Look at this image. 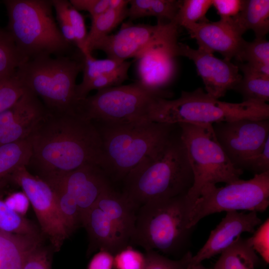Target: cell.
<instances>
[{
	"instance_id": "bcb514c9",
	"label": "cell",
	"mask_w": 269,
	"mask_h": 269,
	"mask_svg": "<svg viewBox=\"0 0 269 269\" xmlns=\"http://www.w3.org/2000/svg\"><path fill=\"white\" fill-rule=\"evenodd\" d=\"M114 256L105 250H99L90 261L87 269H114Z\"/></svg>"
},
{
	"instance_id": "ac0fdd59",
	"label": "cell",
	"mask_w": 269,
	"mask_h": 269,
	"mask_svg": "<svg viewBox=\"0 0 269 269\" xmlns=\"http://www.w3.org/2000/svg\"><path fill=\"white\" fill-rule=\"evenodd\" d=\"M44 111L40 99L26 89L12 106L0 114V146L28 137Z\"/></svg>"
},
{
	"instance_id": "ba28073f",
	"label": "cell",
	"mask_w": 269,
	"mask_h": 269,
	"mask_svg": "<svg viewBox=\"0 0 269 269\" xmlns=\"http://www.w3.org/2000/svg\"><path fill=\"white\" fill-rule=\"evenodd\" d=\"M167 92L154 91L136 82L104 89L78 102L76 113L96 124L125 125L149 122L158 97Z\"/></svg>"
},
{
	"instance_id": "f546056e",
	"label": "cell",
	"mask_w": 269,
	"mask_h": 269,
	"mask_svg": "<svg viewBox=\"0 0 269 269\" xmlns=\"http://www.w3.org/2000/svg\"><path fill=\"white\" fill-rule=\"evenodd\" d=\"M54 190L58 210L65 229L69 237L82 223L78 205L74 198L60 186L47 182Z\"/></svg>"
},
{
	"instance_id": "ffe728a7",
	"label": "cell",
	"mask_w": 269,
	"mask_h": 269,
	"mask_svg": "<svg viewBox=\"0 0 269 269\" xmlns=\"http://www.w3.org/2000/svg\"><path fill=\"white\" fill-rule=\"evenodd\" d=\"M186 29L196 40L198 48L212 53L219 52L230 61L237 57L246 41L225 19L197 23Z\"/></svg>"
},
{
	"instance_id": "7dc6e473",
	"label": "cell",
	"mask_w": 269,
	"mask_h": 269,
	"mask_svg": "<svg viewBox=\"0 0 269 269\" xmlns=\"http://www.w3.org/2000/svg\"><path fill=\"white\" fill-rule=\"evenodd\" d=\"M186 269H210V268H207L205 267H204L203 265H201V264H198L196 265H189L187 267Z\"/></svg>"
},
{
	"instance_id": "5b68a950",
	"label": "cell",
	"mask_w": 269,
	"mask_h": 269,
	"mask_svg": "<svg viewBox=\"0 0 269 269\" xmlns=\"http://www.w3.org/2000/svg\"><path fill=\"white\" fill-rule=\"evenodd\" d=\"M191 209L186 195L142 205L137 211L130 245L139 246L145 251L185 254L193 229L188 227Z\"/></svg>"
},
{
	"instance_id": "30bf717a",
	"label": "cell",
	"mask_w": 269,
	"mask_h": 269,
	"mask_svg": "<svg viewBox=\"0 0 269 269\" xmlns=\"http://www.w3.org/2000/svg\"><path fill=\"white\" fill-rule=\"evenodd\" d=\"M137 210L123 192L109 186L89 212L83 226L89 239L87 255L103 250L114 256L130 245Z\"/></svg>"
},
{
	"instance_id": "d4e9b609",
	"label": "cell",
	"mask_w": 269,
	"mask_h": 269,
	"mask_svg": "<svg viewBox=\"0 0 269 269\" xmlns=\"http://www.w3.org/2000/svg\"><path fill=\"white\" fill-rule=\"evenodd\" d=\"M181 0H131L128 9L130 20L146 16H155L158 22H169L174 20Z\"/></svg>"
},
{
	"instance_id": "b9f144b4",
	"label": "cell",
	"mask_w": 269,
	"mask_h": 269,
	"mask_svg": "<svg viewBox=\"0 0 269 269\" xmlns=\"http://www.w3.org/2000/svg\"><path fill=\"white\" fill-rule=\"evenodd\" d=\"M246 170L255 174L269 171V138L262 149L249 161Z\"/></svg>"
},
{
	"instance_id": "7a4b0ae2",
	"label": "cell",
	"mask_w": 269,
	"mask_h": 269,
	"mask_svg": "<svg viewBox=\"0 0 269 269\" xmlns=\"http://www.w3.org/2000/svg\"><path fill=\"white\" fill-rule=\"evenodd\" d=\"M123 181L122 192L138 209L149 202L187 195L193 184L194 177L180 133L172 134Z\"/></svg>"
},
{
	"instance_id": "ee69618b",
	"label": "cell",
	"mask_w": 269,
	"mask_h": 269,
	"mask_svg": "<svg viewBox=\"0 0 269 269\" xmlns=\"http://www.w3.org/2000/svg\"><path fill=\"white\" fill-rule=\"evenodd\" d=\"M69 2L76 9L87 11L93 18L109 8L110 0H70Z\"/></svg>"
},
{
	"instance_id": "5bb4252c",
	"label": "cell",
	"mask_w": 269,
	"mask_h": 269,
	"mask_svg": "<svg viewBox=\"0 0 269 269\" xmlns=\"http://www.w3.org/2000/svg\"><path fill=\"white\" fill-rule=\"evenodd\" d=\"M212 127L231 163L242 170L269 138V119L222 122L213 124Z\"/></svg>"
},
{
	"instance_id": "2e32d148",
	"label": "cell",
	"mask_w": 269,
	"mask_h": 269,
	"mask_svg": "<svg viewBox=\"0 0 269 269\" xmlns=\"http://www.w3.org/2000/svg\"><path fill=\"white\" fill-rule=\"evenodd\" d=\"M178 56L185 57L193 62L206 92L215 99H219L228 91L234 90L242 78L238 65L231 61L219 59L213 53L194 49L179 42Z\"/></svg>"
},
{
	"instance_id": "7bdbcfd3",
	"label": "cell",
	"mask_w": 269,
	"mask_h": 269,
	"mask_svg": "<svg viewBox=\"0 0 269 269\" xmlns=\"http://www.w3.org/2000/svg\"><path fill=\"white\" fill-rule=\"evenodd\" d=\"M245 0H213L214 7L220 19H227L235 17L242 10Z\"/></svg>"
},
{
	"instance_id": "4316f807",
	"label": "cell",
	"mask_w": 269,
	"mask_h": 269,
	"mask_svg": "<svg viewBox=\"0 0 269 269\" xmlns=\"http://www.w3.org/2000/svg\"><path fill=\"white\" fill-rule=\"evenodd\" d=\"M249 68L269 75V42L266 37L255 38L245 41L239 54L235 58Z\"/></svg>"
},
{
	"instance_id": "f35d334b",
	"label": "cell",
	"mask_w": 269,
	"mask_h": 269,
	"mask_svg": "<svg viewBox=\"0 0 269 269\" xmlns=\"http://www.w3.org/2000/svg\"><path fill=\"white\" fill-rule=\"evenodd\" d=\"M67 13L75 37V45L78 50L84 55L88 33L84 18L80 12L69 3Z\"/></svg>"
},
{
	"instance_id": "9c48e42d",
	"label": "cell",
	"mask_w": 269,
	"mask_h": 269,
	"mask_svg": "<svg viewBox=\"0 0 269 269\" xmlns=\"http://www.w3.org/2000/svg\"><path fill=\"white\" fill-rule=\"evenodd\" d=\"M177 125L194 177L186 195L192 208L204 185L229 184L240 179L243 170L231 163L217 139L212 124Z\"/></svg>"
},
{
	"instance_id": "7c38bea8",
	"label": "cell",
	"mask_w": 269,
	"mask_h": 269,
	"mask_svg": "<svg viewBox=\"0 0 269 269\" xmlns=\"http://www.w3.org/2000/svg\"><path fill=\"white\" fill-rule=\"evenodd\" d=\"M179 26L174 21L158 22L155 25L124 23L115 34H109L96 42L89 48L88 53L99 50L108 58L124 62L135 58L150 47L164 41L178 39Z\"/></svg>"
},
{
	"instance_id": "3957f363",
	"label": "cell",
	"mask_w": 269,
	"mask_h": 269,
	"mask_svg": "<svg viewBox=\"0 0 269 269\" xmlns=\"http://www.w3.org/2000/svg\"><path fill=\"white\" fill-rule=\"evenodd\" d=\"M7 30L27 60L39 57L66 56L72 45L62 35L49 0H5Z\"/></svg>"
},
{
	"instance_id": "8d00e7d4",
	"label": "cell",
	"mask_w": 269,
	"mask_h": 269,
	"mask_svg": "<svg viewBox=\"0 0 269 269\" xmlns=\"http://www.w3.org/2000/svg\"><path fill=\"white\" fill-rule=\"evenodd\" d=\"M145 254L128 245L114 255V269H144Z\"/></svg>"
},
{
	"instance_id": "74e56055",
	"label": "cell",
	"mask_w": 269,
	"mask_h": 269,
	"mask_svg": "<svg viewBox=\"0 0 269 269\" xmlns=\"http://www.w3.org/2000/svg\"><path fill=\"white\" fill-rule=\"evenodd\" d=\"M51 251H54L44 246L42 242L38 244L26 254L22 269H52Z\"/></svg>"
},
{
	"instance_id": "cb8c5ba5",
	"label": "cell",
	"mask_w": 269,
	"mask_h": 269,
	"mask_svg": "<svg viewBox=\"0 0 269 269\" xmlns=\"http://www.w3.org/2000/svg\"><path fill=\"white\" fill-rule=\"evenodd\" d=\"M220 254L213 269H255L259 261L249 238L241 237Z\"/></svg>"
},
{
	"instance_id": "4fadbf2b",
	"label": "cell",
	"mask_w": 269,
	"mask_h": 269,
	"mask_svg": "<svg viewBox=\"0 0 269 269\" xmlns=\"http://www.w3.org/2000/svg\"><path fill=\"white\" fill-rule=\"evenodd\" d=\"M11 183L20 187L35 212L42 235L50 242L54 252L60 250L69 238L58 210L56 196L44 180L30 173L26 166L17 169Z\"/></svg>"
},
{
	"instance_id": "83f0119b",
	"label": "cell",
	"mask_w": 269,
	"mask_h": 269,
	"mask_svg": "<svg viewBox=\"0 0 269 269\" xmlns=\"http://www.w3.org/2000/svg\"><path fill=\"white\" fill-rule=\"evenodd\" d=\"M128 7L121 9L109 8L102 14L91 18V26L88 33L86 41V52L88 53L89 47L99 39L109 34L117 26L128 17Z\"/></svg>"
},
{
	"instance_id": "6da1fadb",
	"label": "cell",
	"mask_w": 269,
	"mask_h": 269,
	"mask_svg": "<svg viewBox=\"0 0 269 269\" xmlns=\"http://www.w3.org/2000/svg\"><path fill=\"white\" fill-rule=\"evenodd\" d=\"M33 166L42 178L88 164L102 168V141L95 124L77 113L46 112L28 137Z\"/></svg>"
},
{
	"instance_id": "52a82bcc",
	"label": "cell",
	"mask_w": 269,
	"mask_h": 269,
	"mask_svg": "<svg viewBox=\"0 0 269 269\" xmlns=\"http://www.w3.org/2000/svg\"><path fill=\"white\" fill-rule=\"evenodd\" d=\"M79 58L61 56L28 60L16 70L25 88L40 98L46 109L54 113H76V80L83 69Z\"/></svg>"
},
{
	"instance_id": "d6986e66",
	"label": "cell",
	"mask_w": 269,
	"mask_h": 269,
	"mask_svg": "<svg viewBox=\"0 0 269 269\" xmlns=\"http://www.w3.org/2000/svg\"><path fill=\"white\" fill-rule=\"evenodd\" d=\"M262 220L257 212L248 213L228 211L220 223L213 230L204 245L195 256H192L190 265L201 264L219 254H221L237 241L242 233H254Z\"/></svg>"
},
{
	"instance_id": "d6a6232c",
	"label": "cell",
	"mask_w": 269,
	"mask_h": 269,
	"mask_svg": "<svg viewBox=\"0 0 269 269\" xmlns=\"http://www.w3.org/2000/svg\"><path fill=\"white\" fill-rule=\"evenodd\" d=\"M213 0H181L174 21L185 29L201 22L208 21L205 15L212 6Z\"/></svg>"
},
{
	"instance_id": "60d3db41",
	"label": "cell",
	"mask_w": 269,
	"mask_h": 269,
	"mask_svg": "<svg viewBox=\"0 0 269 269\" xmlns=\"http://www.w3.org/2000/svg\"><path fill=\"white\" fill-rule=\"evenodd\" d=\"M269 219L260 225L254 232V235L249 238L254 250L258 253L267 263L269 262Z\"/></svg>"
},
{
	"instance_id": "44dd1931",
	"label": "cell",
	"mask_w": 269,
	"mask_h": 269,
	"mask_svg": "<svg viewBox=\"0 0 269 269\" xmlns=\"http://www.w3.org/2000/svg\"><path fill=\"white\" fill-rule=\"evenodd\" d=\"M225 20L241 36L251 30L256 38L266 37L269 32V0H246L238 15Z\"/></svg>"
},
{
	"instance_id": "277c9868",
	"label": "cell",
	"mask_w": 269,
	"mask_h": 269,
	"mask_svg": "<svg viewBox=\"0 0 269 269\" xmlns=\"http://www.w3.org/2000/svg\"><path fill=\"white\" fill-rule=\"evenodd\" d=\"M242 119H269V105L253 101H221L201 88L190 92L182 91L180 96L174 100L158 97L149 118V122L171 125H213Z\"/></svg>"
},
{
	"instance_id": "ab89813d",
	"label": "cell",
	"mask_w": 269,
	"mask_h": 269,
	"mask_svg": "<svg viewBox=\"0 0 269 269\" xmlns=\"http://www.w3.org/2000/svg\"><path fill=\"white\" fill-rule=\"evenodd\" d=\"M51 1L62 35L69 43L75 45V37L67 13L69 1L52 0Z\"/></svg>"
},
{
	"instance_id": "8992f818",
	"label": "cell",
	"mask_w": 269,
	"mask_h": 269,
	"mask_svg": "<svg viewBox=\"0 0 269 269\" xmlns=\"http://www.w3.org/2000/svg\"><path fill=\"white\" fill-rule=\"evenodd\" d=\"M95 125L102 141V169L115 180H123L143 158L162 145L176 125L152 122Z\"/></svg>"
},
{
	"instance_id": "9a60e30c",
	"label": "cell",
	"mask_w": 269,
	"mask_h": 269,
	"mask_svg": "<svg viewBox=\"0 0 269 269\" xmlns=\"http://www.w3.org/2000/svg\"><path fill=\"white\" fill-rule=\"evenodd\" d=\"M41 178L60 186L74 198L80 210L82 227L90 210L102 193L111 185L103 169L92 164Z\"/></svg>"
},
{
	"instance_id": "f6af8a7d",
	"label": "cell",
	"mask_w": 269,
	"mask_h": 269,
	"mask_svg": "<svg viewBox=\"0 0 269 269\" xmlns=\"http://www.w3.org/2000/svg\"><path fill=\"white\" fill-rule=\"evenodd\" d=\"M4 201L10 209L23 216L26 214L30 205L28 197L22 191L10 194Z\"/></svg>"
},
{
	"instance_id": "603a6c76",
	"label": "cell",
	"mask_w": 269,
	"mask_h": 269,
	"mask_svg": "<svg viewBox=\"0 0 269 269\" xmlns=\"http://www.w3.org/2000/svg\"><path fill=\"white\" fill-rule=\"evenodd\" d=\"M31 156L29 137L0 146V190L11 183L17 169L28 165Z\"/></svg>"
},
{
	"instance_id": "1f68e13d",
	"label": "cell",
	"mask_w": 269,
	"mask_h": 269,
	"mask_svg": "<svg viewBox=\"0 0 269 269\" xmlns=\"http://www.w3.org/2000/svg\"><path fill=\"white\" fill-rule=\"evenodd\" d=\"M131 65V62L125 61L114 71L96 77L83 86L77 85L76 97L77 102L86 98L89 93L93 90L98 91L121 85L129 78L128 71Z\"/></svg>"
},
{
	"instance_id": "8fae6325",
	"label": "cell",
	"mask_w": 269,
	"mask_h": 269,
	"mask_svg": "<svg viewBox=\"0 0 269 269\" xmlns=\"http://www.w3.org/2000/svg\"><path fill=\"white\" fill-rule=\"evenodd\" d=\"M269 205V171L248 180L239 179L217 187L207 184L201 190L189 215L188 227L194 228L203 218L223 211L264 212Z\"/></svg>"
},
{
	"instance_id": "484cf974",
	"label": "cell",
	"mask_w": 269,
	"mask_h": 269,
	"mask_svg": "<svg viewBox=\"0 0 269 269\" xmlns=\"http://www.w3.org/2000/svg\"><path fill=\"white\" fill-rule=\"evenodd\" d=\"M237 65L243 74L234 90L242 95L243 101L269 102V75L251 69L244 63Z\"/></svg>"
},
{
	"instance_id": "e575fe53",
	"label": "cell",
	"mask_w": 269,
	"mask_h": 269,
	"mask_svg": "<svg viewBox=\"0 0 269 269\" xmlns=\"http://www.w3.org/2000/svg\"><path fill=\"white\" fill-rule=\"evenodd\" d=\"M26 89L16 73L0 79V114L12 106Z\"/></svg>"
},
{
	"instance_id": "7402d4cb",
	"label": "cell",
	"mask_w": 269,
	"mask_h": 269,
	"mask_svg": "<svg viewBox=\"0 0 269 269\" xmlns=\"http://www.w3.org/2000/svg\"><path fill=\"white\" fill-rule=\"evenodd\" d=\"M42 239L0 231V269H22L26 254Z\"/></svg>"
},
{
	"instance_id": "d590c367",
	"label": "cell",
	"mask_w": 269,
	"mask_h": 269,
	"mask_svg": "<svg viewBox=\"0 0 269 269\" xmlns=\"http://www.w3.org/2000/svg\"><path fill=\"white\" fill-rule=\"evenodd\" d=\"M145 256L146 262L144 269H186L192 257L189 251L180 259L174 260L153 250L145 251Z\"/></svg>"
},
{
	"instance_id": "836d02e7",
	"label": "cell",
	"mask_w": 269,
	"mask_h": 269,
	"mask_svg": "<svg viewBox=\"0 0 269 269\" xmlns=\"http://www.w3.org/2000/svg\"><path fill=\"white\" fill-rule=\"evenodd\" d=\"M124 62L110 58L97 59L92 54L83 55V78L77 85L83 86L96 77L116 70Z\"/></svg>"
},
{
	"instance_id": "f1b7e54d",
	"label": "cell",
	"mask_w": 269,
	"mask_h": 269,
	"mask_svg": "<svg viewBox=\"0 0 269 269\" xmlns=\"http://www.w3.org/2000/svg\"><path fill=\"white\" fill-rule=\"evenodd\" d=\"M0 231L9 234L42 237L40 230L30 220L10 209L0 195Z\"/></svg>"
},
{
	"instance_id": "4dcf8cb0",
	"label": "cell",
	"mask_w": 269,
	"mask_h": 269,
	"mask_svg": "<svg viewBox=\"0 0 269 269\" xmlns=\"http://www.w3.org/2000/svg\"><path fill=\"white\" fill-rule=\"evenodd\" d=\"M6 29L0 28V79L14 74L26 61Z\"/></svg>"
},
{
	"instance_id": "e0dca14e",
	"label": "cell",
	"mask_w": 269,
	"mask_h": 269,
	"mask_svg": "<svg viewBox=\"0 0 269 269\" xmlns=\"http://www.w3.org/2000/svg\"><path fill=\"white\" fill-rule=\"evenodd\" d=\"M178 39L154 45L135 58L137 82L159 92L173 81L178 56Z\"/></svg>"
}]
</instances>
